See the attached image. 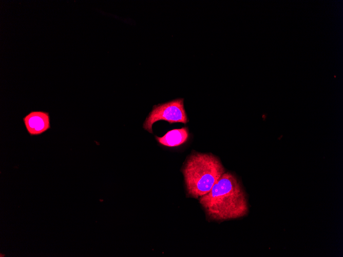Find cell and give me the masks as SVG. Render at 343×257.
Wrapping results in <instances>:
<instances>
[{
  "label": "cell",
  "mask_w": 343,
  "mask_h": 257,
  "mask_svg": "<svg viewBox=\"0 0 343 257\" xmlns=\"http://www.w3.org/2000/svg\"><path fill=\"white\" fill-rule=\"evenodd\" d=\"M183 100V98H177L155 105L143 124V128L152 133L153 125L159 121H165L170 124L187 123L188 120L184 109Z\"/></svg>",
  "instance_id": "3"
},
{
  "label": "cell",
  "mask_w": 343,
  "mask_h": 257,
  "mask_svg": "<svg viewBox=\"0 0 343 257\" xmlns=\"http://www.w3.org/2000/svg\"><path fill=\"white\" fill-rule=\"evenodd\" d=\"M200 204L212 220L225 221L246 215L249 208L245 192L237 178L224 172L211 190L201 196Z\"/></svg>",
  "instance_id": "1"
},
{
  "label": "cell",
  "mask_w": 343,
  "mask_h": 257,
  "mask_svg": "<svg viewBox=\"0 0 343 257\" xmlns=\"http://www.w3.org/2000/svg\"><path fill=\"white\" fill-rule=\"evenodd\" d=\"M182 171L188 194L196 199L208 193L225 172L217 157L202 153L192 154Z\"/></svg>",
  "instance_id": "2"
},
{
  "label": "cell",
  "mask_w": 343,
  "mask_h": 257,
  "mask_svg": "<svg viewBox=\"0 0 343 257\" xmlns=\"http://www.w3.org/2000/svg\"><path fill=\"white\" fill-rule=\"evenodd\" d=\"M188 138V131L186 127L173 129L161 137L156 136L158 143L169 147L179 146L185 143Z\"/></svg>",
  "instance_id": "5"
},
{
  "label": "cell",
  "mask_w": 343,
  "mask_h": 257,
  "mask_svg": "<svg viewBox=\"0 0 343 257\" xmlns=\"http://www.w3.org/2000/svg\"><path fill=\"white\" fill-rule=\"evenodd\" d=\"M23 122L31 135L41 134L50 128L49 113L43 111H32L25 116Z\"/></svg>",
  "instance_id": "4"
}]
</instances>
